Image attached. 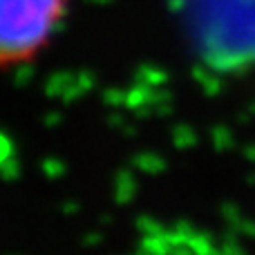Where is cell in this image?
Masks as SVG:
<instances>
[{"label": "cell", "mask_w": 255, "mask_h": 255, "mask_svg": "<svg viewBox=\"0 0 255 255\" xmlns=\"http://www.w3.org/2000/svg\"><path fill=\"white\" fill-rule=\"evenodd\" d=\"M74 0H0V70L36 61L65 25Z\"/></svg>", "instance_id": "1"}]
</instances>
